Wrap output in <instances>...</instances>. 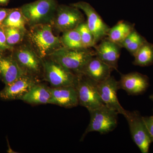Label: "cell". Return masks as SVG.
<instances>
[{"label":"cell","instance_id":"cell-1","mask_svg":"<svg viewBox=\"0 0 153 153\" xmlns=\"http://www.w3.org/2000/svg\"><path fill=\"white\" fill-rule=\"evenodd\" d=\"M27 35L30 46L43 60L62 47L60 38L53 34L50 24L30 27Z\"/></svg>","mask_w":153,"mask_h":153},{"label":"cell","instance_id":"cell-2","mask_svg":"<svg viewBox=\"0 0 153 153\" xmlns=\"http://www.w3.org/2000/svg\"><path fill=\"white\" fill-rule=\"evenodd\" d=\"M95 56V51L91 48L68 49L62 47L47 58L59 63L78 76L82 75L87 63Z\"/></svg>","mask_w":153,"mask_h":153},{"label":"cell","instance_id":"cell-3","mask_svg":"<svg viewBox=\"0 0 153 153\" xmlns=\"http://www.w3.org/2000/svg\"><path fill=\"white\" fill-rule=\"evenodd\" d=\"M58 4L56 0H37L20 7L27 25L30 27L42 24L51 25Z\"/></svg>","mask_w":153,"mask_h":153},{"label":"cell","instance_id":"cell-4","mask_svg":"<svg viewBox=\"0 0 153 153\" xmlns=\"http://www.w3.org/2000/svg\"><path fill=\"white\" fill-rule=\"evenodd\" d=\"M43 74L44 80L52 88L76 85L78 76L53 60L43 59Z\"/></svg>","mask_w":153,"mask_h":153},{"label":"cell","instance_id":"cell-5","mask_svg":"<svg viewBox=\"0 0 153 153\" xmlns=\"http://www.w3.org/2000/svg\"><path fill=\"white\" fill-rule=\"evenodd\" d=\"M90 121L81 139L91 132L106 134L113 131L117 125L118 113L105 105L91 111Z\"/></svg>","mask_w":153,"mask_h":153},{"label":"cell","instance_id":"cell-6","mask_svg":"<svg viewBox=\"0 0 153 153\" xmlns=\"http://www.w3.org/2000/svg\"><path fill=\"white\" fill-rule=\"evenodd\" d=\"M98 83L85 75H78L75 88L79 104L91 111L104 105L98 90Z\"/></svg>","mask_w":153,"mask_h":153},{"label":"cell","instance_id":"cell-7","mask_svg":"<svg viewBox=\"0 0 153 153\" xmlns=\"http://www.w3.org/2000/svg\"><path fill=\"white\" fill-rule=\"evenodd\" d=\"M11 55L17 61L25 74L38 78L43 73V60L30 45L14 47Z\"/></svg>","mask_w":153,"mask_h":153},{"label":"cell","instance_id":"cell-8","mask_svg":"<svg viewBox=\"0 0 153 153\" xmlns=\"http://www.w3.org/2000/svg\"><path fill=\"white\" fill-rule=\"evenodd\" d=\"M84 22V16L79 9L70 5H58L51 25L63 33L76 29Z\"/></svg>","mask_w":153,"mask_h":153},{"label":"cell","instance_id":"cell-9","mask_svg":"<svg viewBox=\"0 0 153 153\" xmlns=\"http://www.w3.org/2000/svg\"><path fill=\"white\" fill-rule=\"evenodd\" d=\"M128 123L133 140L143 153H149L152 143L143 117L138 111H127L125 116Z\"/></svg>","mask_w":153,"mask_h":153},{"label":"cell","instance_id":"cell-10","mask_svg":"<svg viewBox=\"0 0 153 153\" xmlns=\"http://www.w3.org/2000/svg\"><path fill=\"white\" fill-rule=\"evenodd\" d=\"M70 5L79 9L85 14L88 27L93 34L96 45L99 41L107 36L110 28L89 3L81 1Z\"/></svg>","mask_w":153,"mask_h":153},{"label":"cell","instance_id":"cell-11","mask_svg":"<svg viewBox=\"0 0 153 153\" xmlns=\"http://www.w3.org/2000/svg\"><path fill=\"white\" fill-rule=\"evenodd\" d=\"M38 82L37 77L24 74L14 82L5 85L0 91V98L4 100H22L31 88Z\"/></svg>","mask_w":153,"mask_h":153},{"label":"cell","instance_id":"cell-12","mask_svg":"<svg viewBox=\"0 0 153 153\" xmlns=\"http://www.w3.org/2000/svg\"><path fill=\"white\" fill-rule=\"evenodd\" d=\"M119 89L118 81L113 76L98 83L99 93L104 104L125 116L127 111L121 106L118 99L117 91Z\"/></svg>","mask_w":153,"mask_h":153},{"label":"cell","instance_id":"cell-13","mask_svg":"<svg viewBox=\"0 0 153 153\" xmlns=\"http://www.w3.org/2000/svg\"><path fill=\"white\" fill-rule=\"evenodd\" d=\"M118 82L120 89H123L129 95L143 94L149 86L148 76L137 72L122 74Z\"/></svg>","mask_w":153,"mask_h":153},{"label":"cell","instance_id":"cell-14","mask_svg":"<svg viewBox=\"0 0 153 153\" xmlns=\"http://www.w3.org/2000/svg\"><path fill=\"white\" fill-rule=\"evenodd\" d=\"M51 97L49 104L56 105L66 108H71L79 105L75 86L51 87Z\"/></svg>","mask_w":153,"mask_h":153},{"label":"cell","instance_id":"cell-15","mask_svg":"<svg viewBox=\"0 0 153 153\" xmlns=\"http://www.w3.org/2000/svg\"><path fill=\"white\" fill-rule=\"evenodd\" d=\"M94 47L95 56L114 70H117L121 47L108 38L102 40Z\"/></svg>","mask_w":153,"mask_h":153},{"label":"cell","instance_id":"cell-16","mask_svg":"<svg viewBox=\"0 0 153 153\" xmlns=\"http://www.w3.org/2000/svg\"><path fill=\"white\" fill-rule=\"evenodd\" d=\"M114 70L113 68L95 56L87 63L82 74L100 83L109 78Z\"/></svg>","mask_w":153,"mask_h":153},{"label":"cell","instance_id":"cell-17","mask_svg":"<svg viewBox=\"0 0 153 153\" xmlns=\"http://www.w3.org/2000/svg\"><path fill=\"white\" fill-rule=\"evenodd\" d=\"M25 74L12 55L0 57V79L5 85L10 84Z\"/></svg>","mask_w":153,"mask_h":153},{"label":"cell","instance_id":"cell-18","mask_svg":"<svg viewBox=\"0 0 153 153\" xmlns=\"http://www.w3.org/2000/svg\"><path fill=\"white\" fill-rule=\"evenodd\" d=\"M51 97V87L38 82L31 88L22 100L30 104H49Z\"/></svg>","mask_w":153,"mask_h":153},{"label":"cell","instance_id":"cell-19","mask_svg":"<svg viewBox=\"0 0 153 153\" xmlns=\"http://www.w3.org/2000/svg\"><path fill=\"white\" fill-rule=\"evenodd\" d=\"M134 30L132 25L124 21H120L113 27L110 28L107 38L120 45Z\"/></svg>","mask_w":153,"mask_h":153},{"label":"cell","instance_id":"cell-20","mask_svg":"<svg viewBox=\"0 0 153 153\" xmlns=\"http://www.w3.org/2000/svg\"><path fill=\"white\" fill-rule=\"evenodd\" d=\"M134 57V65L142 67L151 66L153 64V44L147 41Z\"/></svg>","mask_w":153,"mask_h":153},{"label":"cell","instance_id":"cell-21","mask_svg":"<svg viewBox=\"0 0 153 153\" xmlns=\"http://www.w3.org/2000/svg\"><path fill=\"white\" fill-rule=\"evenodd\" d=\"M27 21L22 13L20 8L12 9L10 12L4 20L1 27H11L27 30Z\"/></svg>","mask_w":153,"mask_h":153},{"label":"cell","instance_id":"cell-22","mask_svg":"<svg viewBox=\"0 0 153 153\" xmlns=\"http://www.w3.org/2000/svg\"><path fill=\"white\" fill-rule=\"evenodd\" d=\"M60 38L63 47L68 49L84 48L80 35L76 29L64 32Z\"/></svg>","mask_w":153,"mask_h":153},{"label":"cell","instance_id":"cell-23","mask_svg":"<svg viewBox=\"0 0 153 153\" xmlns=\"http://www.w3.org/2000/svg\"><path fill=\"white\" fill-rule=\"evenodd\" d=\"M1 27L5 34L7 44L13 49L22 42L27 32V30L19 28Z\"/></svg>","mask_w":153,"mask_h":153},{"label":"cell","instance_id":"cell-24","mask_svg":"<svg viewBox=\"0 0 153 153\" xmlns=\"http://www.w3.org/2000/svg\"><path fill=\"white\" fill-rule=\"evenodd\" d=\"M79 32L83 47L85 48H91L96 45L94 37L85 22L79 24L76 28Z\"/></svg>","mask_w":153,"mask_h":153},{"label":"cell","instance_id":"cell-25","mask_svg":"<svg viewBox=\"0 0 153 153\" xmlns=\"http://www.w3.org/2000/svg\"><path fill=\"white\" fill-rule=\"evenodd\" d=\"M147 41L139 33L133 40L126 46L125 48L132 56H134L138 50Z\"/></svg>","mask_w":153,"mask_h":153},{"label":"cell","instance_id":"cell-26","mask_svg":"<svg viewBox=\"0 0 153 153\" xmlns=\"http://www.w3.org/2000/svg\"><path fill=\"white\" fill-rule=\"evenodd\" d=\"M13 49L9 47L7 44V39L4 29L0 27V51L5 52L7 51H12Z\"/></svg>","mask_w":153,"mask_h":153},{"label":"cell","instance_id":"cell-27","mask_svg":"<svg viewBox=\"0 0 153 153\" xmlns=\"http://www.w3.org/2000/svg\"><path fill=\"white\" fill-rule=\"evenodd\" d=\"M143 119L149 134L152 142H153V115L143 117Z\"/></svg>","mask_w":153,"mask_h":153},{"label":"cell","instance_id":"cell-28","mask_svg":"<svg viewBox=\"0 0 153 153\" xmlns=\"http://www.w3.org/2000/svg\"><path fill=\"white\" fill-rule=\"evenodd\" d=\"M12 9L1 8H0V27L3 22L10 12Z\"/></svg>","mask_w":153,"mask_h":153},{"label":"cell","instance_id":"cell-29","mask_svg":"<svg viewBox=\"0 0 153 153\" xmlns=\"http://www.w3.org/2000/svg\"><path fill=\"white\" fill-rule=\"evenodd\" d=\"M9 1V0H0V5H6Z\"/></svg>","mask_w":153,"mask_h":153},{"label":"cell","instance_id":"cell-30","mask_svg":"<svg viewBox=\"0 0 153 153\" xmlns=\"http://www.w3.org/2000/svg\"><path fill=\"white\" fill-rule=\"evenodd\" d=\"M149 98L151 100H152L153 101V94H152V95L150 96Z\"/></svg>","mask_w":153,"mask_h":153},{"label":"cell","instance_id":"cell-31","mask_svg":"<svg viewBox=\"0 0 153 153\" xmlns=\"http://www.w3.org/2000/svg\"><path fill=\"white\" fill-rule=\"evenodd\" d=\"M4 53H3V52H1L0 51V57H1L2 56H3V55H4Z\"/></svg>","mask_w":153,"mask_h":153}]
</instances>
